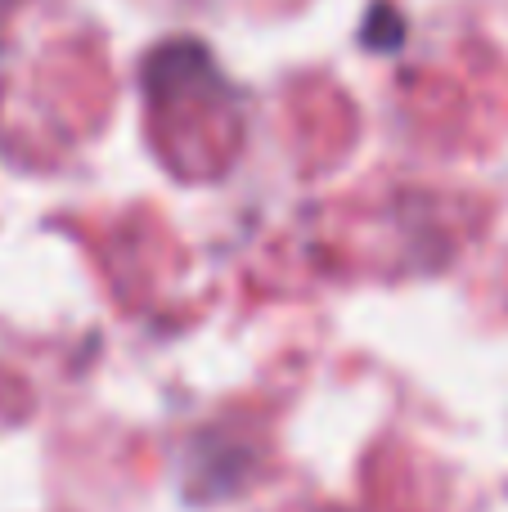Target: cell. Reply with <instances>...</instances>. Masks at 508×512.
Instances as JSON below:
<instances>
[]
</instances>
